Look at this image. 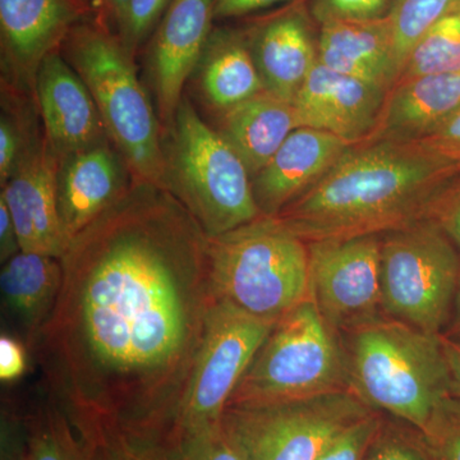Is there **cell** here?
Instances as JSON below:
<instances>
[{"instance_id": "obj_37", "label": "cell", "mask_w": 460, "mask_h": 460, "mask_svg": "<svg viewBox=\"0 0 460 460\" xmlns=\"http://www.w3.org/2000/svg\"><path fill=\"white\" fill-rule=\"evenodd\" d=\"M296 0H217L215 20L243 17L277 4H289Z\"/></svg>"}, {"instance_id": "obj_15", "label": "cell", "mask_w": 460, "mask_h": 460, "mask_svg": "<svg viewBox=\"0 0 460 460\" xmlns=\"http://www.w3.org/2000/svg\"><path fill=\"white\" fill-rule=\"evenodd\" d=\"M135 183L128 163L111 140L59 157L57 205L66 242L117 204Z\"/></svg>"}, {"instance_id": "obj_5", "label": "cell", "mask_w": 460, "mask_h": 460, "mask_svg": "<svg viewBox=\"0 0 460 460\" xmlns=\"http://www.w3.org/2000/svg\"><path fill=\"white\" fill-rule=\"evenodd\" d=\"M208 272L215 301L259 319L277 323L311 298L308 243L277 217L208 237Z\"/></svg>"}, {"instance_id": "obj_20", "label": "cell", "mask_w": 460, "mask_h": 460, "mask_svg": "<svg viewBox=\"0 0 460 460\" xmlns=\"http://www.w3.org/2000/svg\"><path fill=\"white\" fill-rule=\"evenodd\" d=\"M459 109L460 72L422 75L396 84L365 141L423 140Z\"/></svg>"}, {"instance_id": "obj_27", "label": "cell", "mask_w": 460, "mask_h": 460, "mask_svg": "<svg viewBox=\"0 0 460 460\" xmlns=\"http://www.w3.org/2000/svg\"><path fill=\"white\" fill-rule=\"evenodd\" d=\"M456 12H460V0H398L396 2L389 21L396 60L401 66V72L408 54L411 53L416 42L435 23Z\"/></svg>"}, {"instance_id": "obj_26", "label": "cell", "mask_w": 460, "mask_h": 460, "mask_svg": "<svg viewBox=\"0 0 460 460\" xmlns=\"http://www.w3.org/2000/svg\"><path fill=\"white\" fill-rule=\"evenodd\" d=\"M452 72H460V12L438 21L416 42L396 84Z\"/></svg>"}, {"instance_id": "obj_11", "label": "cell", "mask_w": 460, "mask_h": 460, "mask_svg": "<svg viewBox=\"0 0 460 460\" xmlns=\"http://www.w3.org/2000/svg\"><path fill=\"white\" fill-rule=\"evenodd\" d=\"M308 251L311 298L335 332L384 314L381 234L308 242Z\"/></svg>"}, {"instance_id": "obj_6", "label": "cell", "mask_w": 460, "mask_h": 460, "mask_svg": "<svg viewBox=\"0 0 460 460\" xmlns=\"http://www.w3.org/2000/svg\"><path fill=\"white\" fill-rule=\"evenodd\" d=\"M165 190L208 237H217L263 217L252 178L234 150L205 122L189 96L178 108L165 144Z\"/></svg>"}, {"instance_id": "obj_28", "label": "cell", "mask_w": 460, "mask_h": 460, "mask_svg": "<svg viewBox=\"0 0 460 460\" xmlns=\"http://www.w3.org/2000/svg\"><path fill=\"white\" fill-rule=\"evenodd\" d=\"M146 460H243L223 423L201 432L169 441Z\"/></svg>"}, {"instance_id": "obj_35", "label": "cell", "mask_w": 460, "mask_h": 460, "mask_svg": "<svg viewBox=\"0 0 460 460\" xmlns=\"http://www.w3.org/2000/svg\"><path fill=\"white\" fill-rule=\"evenodd\" d=\"M420 142L432 153L460 168V109L443 126Z\"/></svg>"}, {"instance_id": "obj_12", "label": "cell", "mask_w": 460, "mask_h": 460, "mask_svg": "<svg viewBox=\"0 0 460 460\" xmlns=\"http://www.w3.org/2000/svg\"><path fill=\"white\" fill-rule=\"evenodd\" d=\"M217 0H172L147 45V71L164 131H172L187 81L213 32Z\"/></svg>"}, {"instance_id": "obj_34", "label": "cell", "mask_w": 460, "mask_h": 460, "mask_svg": "<svg viewBox=\"0 0 460 460\" xmlns=\"http://www.w3.org/2000/svg\"><path fill=\"white\" fill-rule=\"evenodd\" d=\"M426 219L444 230L460 256V175L435 199Z\"/></svg>"}, {"instance_id": "obj_42", "label": "cell", "mask_w": 460, "mask_h": 460, "mask_svg": "<svg viewBox=\"0 0 460 460\" xmlns=\"http://www.w3.org/2000/svg\"><path fill=\"white\" fill-rule=\"evenodd\" d=\"M445 337L460 338V281L456 290V301H454L452 317L445 329Z\"/></svg>"}, {"instance_id": "obj_24", "label": "cell", "mask_w": 460, "mask_h": 460, "mask_svg": "<svg viewBox=\"0 0 460 460\" xmlns=\"http://www.w3.org/2000/svg\"><path fill=\"white\" fill-rule=\"evenodd\" d=\"M2 265L3 305L32 348L49 321L62 289V260L21 251Z\"/></svg>"}, {"instance_id": "obj_14", "label": "cell", "mask_w": 460, "mask_h": 460, "mask_svg": "<svg viewBox=\"0 0 460 460\" xmlns=\"http://www.w3.org/2000/svg\"><path fill=\"white\" fill-rule=\"evenodd\" d=\"M58 163L59 156L42 127L3 184L0 198L4 199L16 224L23 252L62 259L68 242L58 214Z\"/></svg>"}, {"instance_id": "obj_32", "label": "cell", "mask_w": 460, "mask_h": 460, "mask_svg": "<svg viewBox=\"0 0 460 460\" xmlns=\"http://www.w3.org/2000/svg\"><path fill=\"white\" fill-rule=\"evenodd\" d=\"M383 417L381 411H374L350 423L326 445L316 460H365Z\"/></svg>"}, {"instance_id": "obj_3", "label": "cell", "mask_w": 460, "mask_h": 460, "mask_svg": "<svg viewBox=\"0 0 460 460\" xmlns=\"http://www.w3.org/2000/svg\"><path fill=\"white\" fill-rule=\"evenodd\" d=\"M341 338L350 390L371 410L420 431L452 395L441 335L380 314Z\"/></svg>"}, {"instance_id": "obj_1", "label": "cell", "mask_w": 460, "mask_h": 460, "mask_svg": "<svg viewBox=\"0 0 460 460\" xmlns=\"http://www.w3.org/2000/svg\"><path fill=\"white\" fill-rule=\"evenodd\" d=\"M32 349L84 440L133 459L164 445L215 304L208 235L169 190L135 181L75 235Z\"/></svg>"}, {"instance_id": "obj_9", "label": "cell", "mask_w": 460, "mask_h": 460, "mask_svg": "<svg viewBox=\"0 0 460 460\" xmlns=\"http://www.w3.org/2000/svg\"><path fill=\"white\" fill-rule=\"evenodd\" d=\"M371 410L353 392L229 405L222 423L243 460H316L326 445Z\"/></svg>"}, {"instance_id": "obj_29", "label": "cell", "mask_w": 460, "mask_h": 460, "mask_svg": "<svg viewBox=\"0 0 460 460\" xmlns=\"http://www.w3.org/2000/svg\"><path fill=\"white\" fill-rule=\"evenodd\" d=\"M420 432L429 460H460V399L445 398Z\"/></svg>"}, {"instance_id": "obj_31", "label": "cell", "mask_w": 460, "mask_h": 460, "mask_svg": "<svg viewBox=\"0 0 460 460\" xmlns=\"http://www.w3.org/2000/svg\"><path fill=\"white\" fill-rule=\"evenodd\" d=\"M172 0H129L118 36L136 57L142 45L150 40Z\"/></svg>"}, {"instance_id": "obj_22", "label": "cell", "mask_w": 460, "mask_h": 460, "mask_svg": "<svg viewBox=\"0 0 460 460\" xmlns=\"http://www.w3.org/2000/svg\"><path fill=\"white\" fill-rule=\"evenodd\" d=\"M192 75L199 99L215 117L265 90L244 29L214 27Z\"/></svg>"}, {"instance_id": "obj_25", "label": "cell", "mask_w": 460, "mask_h": 460, "mask_svg": "<svg viewBox=\"0 0 460 460\" xmlns=\"http://www.w3.org/2000/svg\"><path fill=\"white\" fill-rule=\"evenodd\" d=\"M25 460H91L86 441L49 393L25 413Z\"/></svg>"}, {"instance_id": "obj_16", "label": "cell", "mask_w": 460, "mask_h": 460, "mask_svg": "<svg viewBox=\"0 0 460 460\" xmlns=\"http://www.w3.org/2000/svg\"><path fill=\"white\" fill-rule=\"evenodd\" d=\"M244 31L263 87L293 104L319 62V38L304 0L289 3Z\"/></svg>"}, {"instance_id": "obj_21", "label": "cell", "mask_w": 460, "mask_h": 460, "mask_svg": "<svg viewBox=\"0 0 460 460\" xmlns=\"http://www.w3.org/2000/svg\"><path fill=\"white\" fill-rule=\"evenodd\" d=\"M319 62L389 93L401 75L389 18L321 23Z\"/></svg>"}, {"instance_id": "obj_7", "label": "cell", "mask_w": 460, "mask_h": 460, "mask_svg": "<svg viewBox=\"0 0 460 460\" xmlns=\"http://www.w3.org/2000/svg\"><path fill=\"white\" fill-rule=\"evenodd\" d=\"M347 390L349 376L341 334L308 298L277 321L228 407L299 401Z\"/></svg>"}, {"instance_id": "obj_2", "label": "cell", "mask_w": 460, "mask_h": 460, "mask_svg": "<svg viewBox=\"0 0 460 460\" xmlns=\"http://www.w3.org/2000/svg\"><path fill=\"white\" fill-rule=\"evenodd\" d=\"M459 175L420 141H365L277 217L307 243L384 234L426 219Z\"/></svg>"}, {"instance_id": "obj_39", "label": "cell", "mask_w": 460, "mask_h": 460, "mask_svg": "<svg viewBox=\"0 0 460 460\" xmlns=\"http://www.w3.org/2000/svg\"><path fill=\"white\" fill-rule=\"evenodd\" d=\"M443 338L444 352L452 378V395L460 399V338Z\"/></svg>"}, {"instance_id": "obj_38", "label": "cell", "mask_w": 460, "mask_h": 460, "mask_svg": "<svg viewBox=\"0 0 460 460\" xmlns=\"http://www.w3.org/2000/svg\"><path fill=\"white\" fill-rule=\"evenodd\" d=\"M21 251L22 250H21L16 224L4 199L0 198V261L7 262Z\"/></svg>"}, {"instance_id": "obj_33", "label": "cell", "mask_w": 460, "mask_h": 460, "mask_svg": "<svg viewBox=\"0 0 460 460\" xmlns=\"http://www.w3.org/2000/svg\"><path fill=\"white\" fill-rule=\"evenodd\" d=\"M398 0H314L311 16L328 21H380L389 18Z\"/></svg>"}, {"instance_id": "obj_8", "label": "cell", "mask_w": 460, "mask_h": 460, "mask_svg": "<svg viewBox=\"0 0 460 460\" xmlns=\"http://www.w3.org/2000/svg\"><path fill=\"white\" fill-rule=\"evenodd\" d=\"M460 281V256L431 219L381 234L383 314L443 335Z\"/></svg>"}, {"instance_id": "obj_41", "label": "cell", "mask_w": 460, "mask_h": 460, "mask_svg": "<svg viewBox=\"0 0 460 460\" xmlns=\"http://www.w3.org/2000/svg\"><path fill=\"white\" fill-rule=\"evenodd\" d=\"M102 2H104L109 23L114 25L117 30L122 22L129 0H102Z\"/></svg>"}, {"instance_id": "obj_18", "label": "cell", "mask_w": 460, "mask_h": 460, "mask_svg": "<svg viewBox=\"0 0 460 460\" xmlns=\"http://www.w3.org/2000/svg\"><path fill=\"white\" fill-rule=\"evenodd\" d=\"M35 98L45 135L58 156L111 140L95 100L62 51L42 60Z\"/></svg>"}, {"instance_id": "obj_40", "label": "cell", "mask_w": 460, "mask_h": 460, "mask_svg": "<svg viewBox=\"0 0 460 460\" xmlns=\"http://www.w3.org/2000/svg\"><path fill=\"white\" fill-rule=\"evenodd\" d=\"M86 444L90 449L91 460H132L117 444L111 443V441L93 440L86 441Z\"/></svg>"}, {"instance_id": "obj_19", "label": "cell", "mask_w": 460, "mask_h": 460, "mask_svg": "<svg viewBox=\"0 0 460 460\" xmlns=\"http://www.w3.org/2000/svg\"><path fill=\"white\" fill-rule=\"evenodd\" d=\"M350 146L332 133L296 128L252 178L253 196L263 217H278L313 189Z\"/></svg>"}, {"instance_id": "obj_4", "label": "cell", "mask_w": 460, "mask_h": 460, "mask_svg": "<svg viewBox=\"0 0 460 460\" xmlns=\"http://www.w3.org/2000/svg\"><path fill=\"white\" fill-rule=\"evenodd\" d=\"M60 51L86 84L135 181L165 190L164 127L138 78L135 56L99 18L78 23Z\"/></svg>"}, {"instance_id": "obj_36", "label": "cell", "mask_w": 460, "mask_h": 460, "mask_svg": "<svg viewBox=\"0 0 460 460\" xmlns=\"http://www.w3.org/2000/svg\"><path fill=\"white\" fill-rule=\"evenodd\" d=\"M27 370L26 349L17 339L0 337V380L9 384L18 380Z\"/></svg>"}, {"instance_id": "obj_30", "label": "cell", "mask_w": 460, "mask_h": 460, "mask_svg": "<svg viewBox=\"0 0 460 460\" xmlns=\"http://www.w3.org/2000/svg\"><path fill=\"white\" fill-rule=\"evenodd\" d=\"M365 460H429L422 436L413 426L383 417Z\"/></svg>"}, {"instance_id": "obj_43", "label": "cell", "mask_w": 460, "mask_h": 460, "mask_svg": "<svg viewBox=\"0 0 460 460\" xmlns=\"http://www.w3.org/2000/svg\"><path fill=\"white\" fill-rule=\"evenodd\" d=\"M81 5H84L93 17L99 20L108 21L107 12H105L104 2L102 0H77ZM111 25V23H109Z\"/></svg>"}, {"instance_id": "obj_23", "label": "cell", "mask_w": 460, "mask_h": 460, "mask_svg": "<svg viewBox=\"0 0 460 460\" xmlns=\"http://www.w3.org/2000/svg\"><path fill=\"white\" fill-rule=\"evenodd\" d=\"M213 127L253 178L270 162L288 136L298 128V123L292 102L263 90L215 117Z\"/></svg>"}, {"instance_id": "obj_10", "label": "cell", "mask_w": 460, "mask_h": 460, "mask_svg": "<svg viewBox=\"0 0 460 460\" xmlns=\"http://www.w3.org/2000/svg\"><path fill=\"white\" fill-rule=\"evenodd\" d=\"M277 323L217 301L166 443L222 423L233 392Z\"/></svg>"}, {"instance_id": "obj_13", "label": "cell", "mask_w": 460, "mask_h": 460, "mask_svg": "<svg viewBox=\"0 0 460 460\" xmlns=\"http://www.w3.org/2000/svg\"><path fill=\"white\" fill-rule=\"evenodd\" d=\"M89 18L77 0H0L2 83L35 95L42 60Z\"/></svg>"}, {"instance_id": "obj_17", "label": "cell", "mask_w": 460, "mask_h": 460, "mask_svg": "<svg viewBox=\"0 0 460 460\" xmlns=\"http://www.w3.org/2000/svg\"><path fill=\"white\" fill-rule=\"evenodd\" d=\"M387 93L317 62L293 102L296 123L361 144L374 131Z\"/></svg>"}]
</instances>
